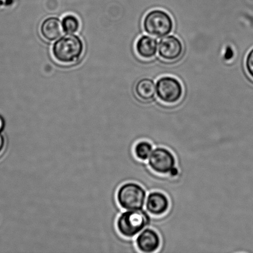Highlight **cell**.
Segmentation results:
<instances>
[{"label":"cell","mask_w":253,"mask_h":253,"mask_svg":"<svg viewBox=\"0 0 253 253\" xmlns=\"http://www.w3.org/2000/svg\"><path fill=\"white\" fill-rule=\"evenodd\" d=\"M84 44L82 39L75 34H66L56 40L52 46V54L59 63H76L83 56Z\"/></svg>","instance_id":"6da1fadb"},{"label":"cell","mask_w":253,"mask_h":253,"mask_svg":"<svg viewBox=\"0 0 253 253\" xmlns=\"http://www.w3.org/2000/svg\"><path fill=\"white\" fill-rule=\"evenodd\" d=\"M149 222L150 216L145 211L128 210L118 217L116 227L123 237L132 238L142 231Z\"/></svg>","instance_id":"7a4b0ae2"},{"label":"cell","mask_w":253,"mask_h":253,"mask_svg":"<svg viewBox=\"0 0 253 253\" xmlns=\"http://www.w3.org/2000/svg\"><path fill=\"white\" fill-rule=\"evenodd\" d=\"M143 29L146 33L158 38L165 37L172 32L173 22L172 17L161 9L152 10L144 17Z\"/></svg>","instance_id":"3957f363"},{"label":"cell","mask_w":253,"mask_h":253,"mask_svg":"<svg viewBox=\"0 0 253 253\" xmlns=\"http://www.w3.org/2000/svg\"><path fill=\"white\" fill-rule=\"evenodd\" d=\"M146 197L145 189L141 185L133 182L123 185L117 193L119 205L126 210H142Z\"/></svg>","instance_id":"277c9868"},{"label":"cell","mask_w":253,"mask_h":253,"mask_svg":"<svg viewBox=\"0 0 253 253\" xmlns=\"http://www.w3.org/2000/svg\"><path fill=\"white\" fill-rule=\"evenodd\" d=\"M156 88L158 98L164 103H177L183 95L182 84L173 77L165 76L160 78L156 84Z\"/></svg>","instance_id":"5b68a950"},{"label":"cell","mask_w":253,"mask_h":253,"mask_svg":"<svg viewBox=\"0 0 253 253\" xmlns=\"http://www.w3.org/2000/svg\"><path fill=\"white\" fill-rule=\"evenodd\" d=\"M175 158L168 149L156 148L152 151L148 158V165L155 172L160 174L169 173L175 167Z\"/></svg>","instance_id":"8992f818"},{"label":"cell","mask_w":253,"mask_h":253,"mask_svg":"<svg viewBox=\"0 0 253 253\" xmlns=\"http://www.w3.org/2000/svg\"><path fill=\"white\" fill-rule=\"evenodd\" d=\"M158 54L166 61H174L182 55L183 47L179 39L173 36H169L161 39L158 44Z\"/></svg>","instance_id":"52a82bcc"},{"label":"cell","mask_w":253,"mask_h":253,"mask_svg":"<svg viewBox=\"0 0 253 253\" xmlns=\"http://www.w3.org/2000/svg\"><path fill=\"white\" fill-rule=\"evenodd\" d=\"M136 245L138 249L141 252H155L160 247V237L155 230L146 229L136 238Z\"/></svg>","instance_id":"ba28073f"},{"label":"cell","mask_w":253,"mask_h":253,"mask_svg":"<svg viewBox=\"0 0 253 253\" xmlns=\"http://www.w3.org/2000/svg\"><path fill=\"white\" fill-rule=\"evenodd\" d=\"M169 207V201L167 196L159 192L149 194L146 200V208L150 214L161 215L168 211Z\"/></svg>","instance_id":"9c48e42d"},{"label":"cell","mask_w":253,"mask_h":253,"mask_svg":"<svg viewBox=\"0 0 253 253\" xmlns=\"http://www.w3.org/2000/svg\"><path fill=\"white\" fill-rule=\"evenodd\" d=\"M40 32L42 37L46 41H56L63 33L60 20L55 17H48L42 22Z\"/></svg>","instance_id":"30bf717a"},{"label":"cell","mask_w":253,"mask_h":253,"mask_svg":"<svg viewBox=\"0 0 253 253\" xmlns=\"http://www.w3.org/2000/svg\"><path fill=\"white\" fill-rule=\"evenodd\" d=\"M158 42L153 37L143 36L139 38L135 44L136 53L141 58H152L157 53Z\"/></svg>","instance_id":"8fae6325"},{"label":"cell","mask_w":253,"mask_h":253,"mask_svg":"<svg viewBox=\"0 0 253 253\" xmlns=\"http://www.w3.org/2000/svg\"><path fill=\"white\" fill-rule=\"evenodd\" d=\"M135 91L141 100L149 101L155 97L156 91L155 82L150 79L144 78L136 83Z\"/></svg>","instance_id":"7c38bea8"},{"label":"cell","mask_w":253,"mask_h":253,"mask_svg":"<svg viewBox=\"0 0 253 253\" xmlns=\"http://www.w3.org/2000/svg\"><path fill=\"white\" fill-rule=\"evenodd\" d=\"M62 26L63 32L66 34H74L80 29V21L74 15H66L62 20Z\"/></svg>","instance_id":"4fadbf2b"},{"label":"cell","mask_w":253,"mask_h":253,"mask_svg":"<svg viewBox=\"0 0 253 253\" xmlns=\"http://www.w3.org/2000/svg\"><path fill=\"white\" fill-rule=\"evenodd\" d=\"M152 151V145L146 141H140L136 144L134 148L136 157L141 161L148 160Z\"/></svg>","instance_id":"5bb4252c"},{"label":"cell","mask_w":253,"mask_h":253,"mask_svg":"<svg viewBox=\"0 0 253 253\" xmlns=\"http://www.w3.org/2000/svg\"><path fill=\"white\" fill-rule=\"evenodd\" d=\"M245 66L248 73L253 79V48L248 54L245 61Z\"/></svg>","instance_id":"9a60e30c"},{"label":"cell","mask_w":253,"mask_h":253,"mask_svg":"<svg viewBox=\"0 0 253 253\" xmlns=\"http://www.w3.org/2000/svg\"><path fill=\"white\" fill-rule=\"evenodd\" d=\"M5 146V139L4 136L0 133V154L3 151Z\"/></svg>","instance_id":"2e32d148"},{"label":"cell","mask_w":253,"mask_h":253,"mask_svg":"<svg viewBox=\"0 0 253 253\" xmlns=\"http://www.w3.org/2000/svg\"><path fill=\"white\" fill-rule=\"evenodd\" d=\"M5 126V121L4 118L0 115V133L3 131Z\"/></svg>","instance_id":"e0dca14e"},{"label":"cell","mask_w":253,"mask_h":253,"mask_svg":"<svg viewBox=\"0 0 253 253\" xmlns=\"http://www.w3.org/2000/svg\"><path fill=\"white\" fill-rule=\"evenodd\" d=\"M169 174L172 177H175V176L178 174V170L177 168L175 167L173 168L172 170L170 171Z\"/></svg>","instance_id":"ac0fdd59"},{"label":"cell","mask_w":253,"mask_h":253,"mask_svg":"<svg viewBox=\"0 0 253 253\" xmlns=\"http://www.w3.org/2000/svg\"><path fill=\"white\" fill-rule=\"evenodd\" d=\"M1 4H4L5 6H9V5L14 2L13 0H0Z\"/></svg>","instance_id":"d6986e66"}]
</instances>
